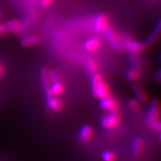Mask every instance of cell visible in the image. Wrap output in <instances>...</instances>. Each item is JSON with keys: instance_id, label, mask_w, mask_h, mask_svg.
I'll use <instances>...</instances> for the list:
<instances>
[{"instance_id": "23", "label": "cell", "mask_w": 161, "mask_h": 161, "mask_svg": "<svg viewBox=\"0 0 161 161\" xmlns=\"http://www.w3.org/2000/svg\"><path fill=\"white\" fill-rule=\"evenodd\" d=\"M4 75H5V68H4L3 64L0 63V80L4 77Z\"/></svg>"}, {"instance_id": "24", "label": "cell", "mask_w": 161, "mask_h": 161, "mask_svg": "<svg viewBox=\"0 0 161 161\" xmlns=\"http://www.w3.org/2000/svg\"><path fill=\"white\" fill-rule=\"evenodd\" d=\"M7 32V30H6L5 25L0 24V37L3 36Z\"/></svg>"}, {"instance_id": "14", "label": "cell", "mask_w": 161, "mask_h": 161, "mask_svg": "<svg viewBox=\"0 0 161 161\" xmlns=\"http://www.w3.org/2000/svg\"><path fill=\"white\" fill-rule=\"evenodd\" d=\"M100 40L96 38H90L84 44V47L88 52H96L100 48Z\"/></svg>"}, {"instance_id": "7", "label": "cell", "mask_w": 161, "mask_h": 161, "mask_svg": "<svg viewBox=\"0 0 161 161\" xmlns=\"http://www.w3.org/2000/svg\"><path fill=\"white\" fill-rule=\"evenodd\" d=\"M40 77H41L42 84H43L44 90H45L46 95L47 97H51L53 96L52 95L51 90H50V86H51V81H50L49 78V72L46 68H42L40 69Z\"/></svg>"}, {"instance_id": "5", "label": "cell", "mask_w": 161, "mask_h": 161, "mask_svg": "<svg viewBox=\"0 0 161 161\" xmlns=\"http://www.w3.org/2000/svg\"><path fill=\"white\" fill-rule=\"evenodd\" d=\"M103 32L106 39L108 40V43H109L110 45L112 46L113 49L118 52H122V46L120 44L117 37H116V35H115V33L113 31L111 28L109 27V26H107Z\"/></svg>"}, {"instance_id": "3", "label": "cell", "mask_w": 161, "mask_h": 161, "mask_svg": "<svg viewBox=\"0 0 161 161\" xmlns=\"http://www.w3.org/2000/svg\"><path fill=\"white\" fill-rule=\"evenodd\" d=\"M50 81H51V90L52 95L53 96H58L61 95L64 91V86L62 82L60 81L58 74L55 72L52 71L49 72Z\"/></svg>"}, {"instance_id": "1", "label": "cell", "mask_w": 161, "mask_h": 161, "mask_svg": "<svg viewBox=\"0 0 161 161\" xmlns=\"http://www.w3.org/2000/svg\"><path fill=\"white\" fill-rule=\"evenodd\" d=\"M91 90L93 96L98 99L107 98L110 95V86L104 81L100 74H92L91 78Z\"/></svg>"}, {"instance_id": "17", "label": "cell", "mask_w": 161, "mask_h": 161, "mask_svg": "<svg viewBox=\"0 0 161 161\" xmlns=\"http://www.w3.org/2000/svg\"><path fill=\"white\" fill-rule=\"evenodd\" d=\"M4 25H5L7 31H15L19 29L20 23L18 20H10V21L7 22Z\"/></svg>"}, {"instance_id": "27", "label": "cell", "mask_w": 161, "mask_h": 161, "mask_svg": "<svg viewBox=\"0 0 161 161\" xmlns=\"http://www.w3.org/2000/svg\"><path fill=\"white\" fill-rule=\"evenodd\" d=\"M1 16H2V14H1V12H0V17H1Z\"/></svg>"}, {"instance_id": "20", "label": "cell", "mask_w": 161, "mask_h": 161, "mask_svg": "<svg viewBox=\"0 0 161 161\" xmlns=\"http://www.w3.org/2000/svg\"><path fill=\"white\" fill-rule=\"evenodd\" d=\"M102 158L104 161H114L116 160L115 153L107 151L102 154Z\"/></svg>"}, {"instance_id": "19", "label": "cell", "mask_w": 161, "mask_h": 161, "mask_svg": "<svg viewBox=\"0 0 161 161\" xmlns=\"http://www.w3.org/2000/svg\"><path fill=\"white\" fill-rule=\"evenodd\" d=\"M86 68H87V70L89 71V72H90L91 74L96 73L98 69L97 64L92 60H89L87 61V63H86Z\"/></svg>"}, {"instance_id": "6", "label": "cell", "mask_w": 161, "mask_h": 161, "mask_svg": "<svg viewBox=\"0 0 161 161\" xmlns=\"http://www.w3.org/2000/svg\"><path fill=\"white\" fill-rule=\"evenodd\" d=\"M99 106L102 110L108 112H118L119 110V104L118 102L110 96L100 99Z\"/></svg>"}, {"instance_id": "22", "label": "cell", "mask_w": 161, "mask_h": 161, "mask_svg": "<svg viewBox=\"0 0 161 161\" xmlns=\"http://www.w3.org/2000/svg\"><path fill=\"white\" fill-rule=\"evenodd\" d=\"M148 125H149L150 128H152V130H155V131H158V132L160 131L161 123H160V122L159 120H157V121H154V122H150V123H148Z\"/></svg>"}, {"instance_id": "18", "label": "cell", "mask_w": 161, "mask_h": 161, "mask_svg": "<svg viewBox=\"0 0 161 161\" xmlns=\"http://www.w3.org/2000/svg\"><path fill=\"white\" fill-rule=\"evenodd\" d=\"M140 72L136 68H132V69L128 70L126 73L127 78L130 80V81H135V80H136L140 78Z\"/></svg>"}, {"instance_id": "13", "label": "cell", "mask_w": 161, "mask_h": 161, "mask_svg": "<svg viewBox=\"0 0 161 161\" xmlns=\"http://www.w3.org/2000/svg\"><path fill=\"white\" fill-rule=\"evenodd\" d=\"M47 104L49 108L55 111H61L64 109V104L55 96L47 97Z\"/></svg>"}, {"instance_id": "9", "label": "cell", "mask_w": 161, "mask_h": 161, "mask_svg": "<svg viewBox=\"0 0 161 161\" xmlns=\"http://www.w3.org/2000/svg\"><path fill=\"white\" fill-rule=\"evenodd\" d=\"M123 46L125 49L130 52L134 53H138V52H142L145 49V45L143 43L134 40H126L124 42Z\"/></svg>"}, {"instance_id": "21", "label": "cell", "mask_w": 161, "mask_h": 161, "mask_svg": "<svg viewBox=\"0 0 161 161\" xmlns=\"http://www.w3.org/2000/svg\"><path fill=\"white\" fill-rule=\"evenodd\" d=\"M128 106L130 109L133 110H138L140 108V104L139 100L135 99V98H133V99L129 100L128 102Z\"/></svg>"}, {"instance_id": "16", "label": "cell", "mask_w": 161, "mask_h": 161, "mask_svg": "<svg viewBox=\"0 0 161 161\" xmlns=\"http://www.w3.org/2000/svg\"><path fill=\"white\" fill-rule=\"evenodd\" d=\"M40 42V38L37 36H30L22 40L21 45L23 47H30L37 44Z\"/></svg>"}, {"instance_id": "2", "label": "cell", "mask_w": 161, "mask_h": 161, "mask_svg": "<svg viewBox=\"0 0 161 161\" xmlns=\"http://www.w3.org/2000/svg\"><path fill=\"white\" fill-rule=\"evenodd\" d=\"M121 116L118 112H108L101 119V125L105 129L115 128L120 123Z\"/></svg>"}, {"instance_id": "12", "label": "cell", "mask_w": 161, "mask_h": 161, "mask_svg": "<svg viewBox=\"0 0 161 161\" xmlns=\"http://www.w3.org/2000/svg\"><path fill=\"white\" fill-rule=\"evenodd\" d=\"M144 141L141 138H136L133 141L132 152L134 157H140L144 150Z\"/></svg>"}, {"instance_id": "15", "label": "cell", "mask_w": 161, "mask_h": 161, "mask_svg": "<svg viewBox=\"0 0 161 161\" xmlns=\"http://www.w3.org/2000/svg\"><path fill=\"white\" fill-rule=\"evenodd\" d=\"M133 90H134V92H135L136 97H137L138 100L142 102H146L148 100V96L147 93L144 91V90L138 84H133Z\"/></svg>"}, {"instance_id": "10", "label": "cell", "mask_w": 161, "mask_h": 161, "mask_svg": "<svg viewBox=\"0 0 161 161\" xmlns=\"http://www.w3.org/2000/svg\"><path fill=\"white\" fill-rule=\"evenodd\" d=\"M108 20L105 15L98 14L94 19V29L96 32H103L107 26H108Z\"/></svg>"}, {"instance_id": "26", "label": "cell", "mask_w": 161, "mask_h": 161, "mask_svg": "<svg viewBox=\"0 0 161 161\" xmlns=\"http://www.w3.org/2000/svg\"><path fill=\"white\" fill-rule=\"evenodd\" d=\"M154 77H155V79L157 80H158V81H160V79H161V72H160V69H158V71L156 72V74H155V75H154Z\"/></svg>"}, {"instance_id": "4", "label": "cell", "mask_w": 161, "mask_h": 161, "mask_svg": "<svg viewBox=\"0 0 161 161\" xmlns=\"http://www.w3.org/2000/svg\"><path fill=\"white\" fill-rule=\"evenodd\" d=\"M160 115V104L158 99H153L151 102L147 112L146 119L148 123L159 120Z\"/></svg>"}, {"instance_id": "11", "label": "cell", "mask_w": 161, "mask_h": 161, "mask_svg": "<svg viewBox=\"0 0 161 161\" xmlns=\"http://www.w3.org/2000/svg\"><path fill=\"white\" fill-rule=\"evenodd\" d=\"M93 135V129L91 126L85 125L80 128L79 132V139L81 142H87L91 140Z\"/></svg>"}, {"instance_id": "25", "label": "cell", "mask_w": 161, "mask_h": 161, "mask_svg": "<svg viewBox=\"0 0 161 161\" xmlns=\"http://www.w3.org/2000/svg\"><path fill=\"white\" fill-rule=\"evenodd\" d=\"M52 0H40V3H41V5L43 6V7H47V6H49L50 5V3H51Z\"/></svg>"}, {"instance_id": "8", "label": "cell", "mask_w": 161, "mask_h": 161, "mask_svg": "<svg viewBox=\"0 0 161 161\" xmlns=\"http://www.w3.org/2000/svg\"><path fill=\"white\" fill-rule=\"evenodd\" d=\"M160 30H161V20L159 19L158 23H156L155 26H154V29L152 31V33L148 35V37H147V39L145 41L144 45L146 47H149V46H152L154 43V42L156 41L157 39L159 37V35L160 34Z\"/></svg>"}]
</instances>
